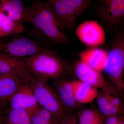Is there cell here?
<instances>
[{"instance_id": "obj_1", "label": "cell", "mask_w": 124, "mask_h": 124, "mask_svg": "<svg viewBox=\"0 0 124 124\" xmlns=\"http://www.w3.org/2000/svg\"><path fill=\"white\" fill-rule=\"evenodd\" d=\"M22 22L31 23L29 37L50 46L65 44L70 40L60 27L53 11L47 2L35 0L30 7H24Z\"/></svg>"}, {"instance_id": "obj_2", "label": "cell", "mask_w": 124, "mask_h": 124, "mask_svg": "<svg viewBox=\"0 0 124 124\" xmlns=\"http://www.w3.org/2000/svg\"><path fill=\"white\" fill-rule=\"evenodd\" d=\"M24 60L32 75L46 81L61 77L68 69L67 60L52 49L24 58Z\"/></svg>"}, {"instance_id": "obj_3", "label": "cell", "mask_w": 124, "mask_h": 124, "mask_svg": "<svg viewBox=\"0 0 124 124\" xmlns=\"http://www.w3.org/2000/svg\"><path fill=\"white\" fill-rule=\"evenodd\" d=\"M108 52L104 70L121 97L124 91V32L116 31Z\"/></svg>"}, {"instance_id": "obj_4", "label": "cell", "mask_w": 124, "mask_h": 124, "mask_svg": "<svg viewBox=\"0 0 124 124\" xmlns=\"http://www.w3.org/2000/svg\"><path fill=\"white\" fill-rule=\"evenodd\" d=\"M51 49L50 46L23 33H14L0 39V57L26 58Z\"/></svg>"}, {"instance_id": "obj_5", "label": "cell", "mask_w": 124, "mask_h": 124, "mask_svg": "<svg viewBox=\"0 0 124 124\" xmlns=\"http://www.w3.org/2000/svg\"><path fill=\"white\" fill-rule=\"evenodd\" d=\"M91 1L88 0H48L46 2L53 11L61 28L72 32L78 18L89 7Z\"/></svg>"}, {"instance_id": "obj_6", "label": "cell", "mask_w": 124, "mask_h": 124, "mask_svg": "<svg viewBox=\"0 0 124 124\" xmlns=\"http://www.w3.org/2000/svg\"><path fill=\"white\" fill-rule=\"evenodd\" d=\"M47 82L32 75L28 84L38 105L51 112L60 121L66 112L57 93Z\"/></svg>"}, {"instance_id": "obj_7", "label": "cell", "mask_w": 124, "mask_h": 124, "mask_svg": "<svg viewBox=\"0 0 124 124\" xmlns=\"http://www.w3.org/2000/svg\"><path fill=\"white\" fill-rule=\"evenodd\" d=\"M75 72L79 80L100 89L107 94L120 96L115 87L105 80L101 71L93 69L81 60L76 64Z\"/></svg>"}, {"instance_id": "obj_8", "label": "cell", "mask_w": 124, "mask_h": 124, "mask_svg": "<svg viewBox=\"0 0 124 124\" xmlns=\"http://www.w3.org/2000/svg\"><path fill=\"white\" fill-rule=\"evenodd\" d=\"M75 33L80 40L88 46L102 45L106 40L103 28L95 20H87L83 22L78 26Z\"/></svg>"}, {"instance_id": "obj_9", "label": "cell", "mask_w": 124, "mask_h": 124, "mask_svg": "<svg viewBox=\"0 0 124 124\" xmlns=\"http://www.w3.org/2000/svg\"><path fill=\"white\" fill-rule=\"evenodd\" d=\"M100 2L99 15L108 28L116 30L124 20V0H103Z\"/></svg>"}, {"instance_id": "obj_10", "label": "cell", "mask_w": 124, "mask_h": 124, "mask_svg": "<svg viewBox=\"0 0 124 124\" xmlns=\"http://www.w3.org/2000/svg\"><path fill=\"white\" fill-rule=\"evenodd\" d=\"M8 101L9 109L23 108L30 113L39 106L28 83L23 84Z\"/></svg>"}, {"instance_id": "obj_11", "label": "cell", "mask_w": 124, "mask_h": 124, "mask_svg": "<svg viewBox=\"0 0 124 124\" xmlns=\"http://www.w3.org/2000/svg\"><path fill=\"white\" fill-rule=\"evenodd\" d=\"M14 74L18 75L26 83H28L32 75L24 58L0 57V77Z\"/></svg>"}, {"instance_id": "obj_12", "label": "cell", "mask_w": 124, "mask_h": 124, "mask_svg": "<svg viewBox=\"0 0 124 124\" xmlns=\"http://www.w3.org/2000/svg\"><path fill=\"white\" fill-rule=\"evenodd\" d=\"M56 93L66 112H69L79 107L80 105L74 96L72 81H60L56 85Z\"/></svg>"}, {"instance_id": "obj_13", "label": "cell", "mask_w": 124, "mask_h": 124, "mask_svg": "<svg viewBox=\"0 0 124 124\" xmlns=\"http://www.w3.org/2000/svg\"><path fill=\"white\" fill-rule=\"evenodd\" d=\"M24 82L17 74L0 77V104H4L14 94Z\"/></svg>"}, {"instance_id": "obj_14", "label": "cell", "mask_w": 124, "mask_h": 124, "mask_svg": "<svg viewBox=\"0 0 124 124\" xmlns=\"http://www.w3.org/2000/svg\"><path fill=\"white\" fill-rule=\"evenodd\" d=\"M106 51L101 49H89L80 54L81 60L93 69L99 71L104 70L107 57Z\"/></svg>"}, {"instance_id": "obj_15", "label": "cell", "mask_w": 124, "mask_h": 124, "mask_svg": "<svg viewBox=\"0 0 124 124\" xmlns=\"http://www.w3.org/2000/svg\"><path fill=\"white\" fill-rule=\"evenodd\" d=\"M72 82L74 96L80 104L91 102L96 98L98 93L96 88L79 80Z\"/></svg>"}, {"instance_id": "obj_16", "label": "cell", "mask_w": 124, "mask_h": 124, "mask_svg": "<svg viewBox=\"0 0 124 124\" xmlns=\"http://www.w3.org/2000/svg\"><path fill=\"white\" fill-rule=\"evenodd\" d=\"M25 6L20 0H1L0 7L11 20L21 23Z\"/></svg>"}, {"instance_id": "obj_17", "label": "cell", "mask_w": 124, "mask_h": 124, "mask_svg": "<svg viewBox=\"0 0 124 124\" xmlns=\"http://www.w3.org/2000/svg\"><path fill=\"white\" fill-rule=\"evenodd\" d=\"M28 32L23 23L11 20L0 7V39L11 34Z\"/></svg>"}, {"instance_id": "obj_18", "label": "cell", "mask_w": 124, "mask_h": 124, "mask_svg": "<svg viewBox=\"0 0 124 124\" xmlns=\"http://www.w3.org/2000/svg\"><path fill=\"white\" fill-rule=\"evenodd\" d=\"M4 124H32L31 113L23 108L9 109Z\"/></svg>"}, {"instance_id": "obj_19", "label": "cell", "mask_w": 124, "mask_h": 124, "mask_svg": "<svg viewBox=\"0 0 124 124\" xmlns=\"http://www.w3.org/2000/svg\"><path fill=\"white\" fill-rule=\"evenodd\" d=\"M99 109L104 116L119 115L124 116V110L111 105L107 94L101 91L98 92L96 98Z\"/></svg>"}, {"instance_id": "obj_20", "label": "cell", "mask_w": 124, "mask_h": 124, "mask_svg": "<svg viewBox=\"0 0 124 124\" xmlns=\"http://www.w3.org/2000/svg\"><path fill=\"white\" fill-rule=\"evenodd\" d=\"M103 116L95 109H85L79 115L78 124H100L103 122Z\"/></svg>"}, {"instance_id": "obj_21", "label": "cell", "mask_w": 124, "mask_h": 124, "mask_svg": "<svg viewBox=\"0 0 124 124\" xmlns=\"http://www.w3.org/2000/svg\"><path fill=\"white\" fill-rule=\"evenodd\" d=\"M41 117L46 121L49 124H59L60 121L51 112L39 106L36 110Z\"/></svg>"}, {"instance_id": "obj_22", "label": "cell", "mask_w": 124, "mask_h": 124, "mask_svg": "<svg viewBox=\"0 0 124 124\" xmlns=\"http://www.w3.org/2000/svg\"><path fill=\"white\" fill-rule=\"evenodd\" d=\"M77 118L72 113L66 114L60 120L59 124H77Z\"/></svg>"}, {"instance_id": "obj_23", "label": "cell", "mask_w": 124, "mask_h": 124, "mask_svg": "<svg viewBox=\"0 0 124 124\" xmlns=\"http://www.w3.org/2000/svg\"><path fill=\"white\" fill-rule=\"evenodd\" d=\"M35 111L31 112V122L32 124H49L46 121L41 117Z\"/></svg>"}, {"instance_id": "obj_24", "label": "cell", "mask_w": 124, "mask_h": 124, "mask_svg": "<svg viewBox=\"0 0 124 124\" xmlns=\"http://www.w3.org/2000/svg\"><path fill=\"white\" fill-rule=\"evenodd\" d=\"M124 117V116L119 115L109 116L107 117L105 124H117Z\"/></svg>"}, {"instance_id": "obj_25", "label": "cell", "mask_w": 124, "mask_h": 124, "mask_svg": "<svg viewBox=\"0 0 124 124\" xmlns=\"http://www.w3.org/2000/svg\"><path fill=\"white\" fill-rule=\"evenodd\" d=\"M5 116L3 115V113L0 110V124H4Z\"/></svg>"}, {"instance_id": "obj_26", "label": "cell", "mask_w": 124, "mask_h": 124, "mask_svg": "<svg viewBox=\"0 0 124 124\" xmlns=\"http://www.w3.org/2000/svg\"><path fill=\"white\" fill-rule=\"evenodd\" d=\"M123 28H124V31H123V32H124V23H123Z\"/></svg>"}, {"instance_id": "obj_27", "label": "cell", "mask_w": 124, "mask_h": 124, "mask_svg": "<svg viewBox=\"0 0 124 124\" xmlns=\"http://www.w3.org/2000/svg\"><path fill=\"white\" fill-rule=\"evenodd\" d=\"M103 124V123H101V124Z\"/></svg>"}]
</instances>
